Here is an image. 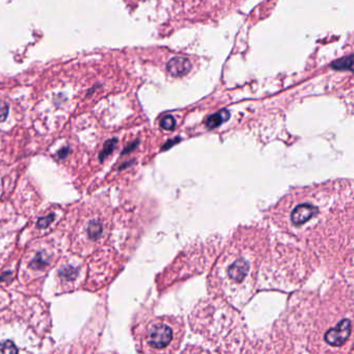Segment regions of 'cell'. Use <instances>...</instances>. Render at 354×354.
<instances>
[{
  "instance_id": "8992f818",
  "label": "cell",
  "mask_w": 354,
  "mask_h": 354,
  "mask_svg": "<svg viewBox=\"0 0 354 354\" xmlns=\"http://www.w3.org/2000/svg\"><path fill=\"white\" fill-rule=\"evenodd\" d=\"M229 119H230V112L227 109H223L221 111H218L210 115L206 120V125L209 129H213L220 126L222 123L227 122Z\"/></svg>"
},
{
  "instance_id": "8fae6325",
  "label": "cell",
  "mask_w": 354,
  "mask_h": 354,
  "mask_svg": "<svg viewBox=\"0 0 354 354\" xmlns=\"http://www.w3.org/2000/svg\"><path fill=\"white\" fill-rule=\"evenodd\" d=\"M160 126L162 127L164 130H174L176 127V120L174 119V116L166 115L161 120Z\"/></svg>"
},
{
  "instance_id": "5bb4252c",
  "label": "cell",
  "mask_w": 354,
  "mask_h": 354,
  "mask_svg": "<svg viewBox=\"0 0 354 354\" xmlns=\"http://www.w3.org/2000/svg\"><path fill=\"white\" fill-rule=\"evenodd\" d=\"M54 218H55L54 214H49L48 216L43 217V218H40V219H39L37 227L40 228V229H45V228L48 227V225H49L53 220H54Z\"/></svg>"
},
{
  "instance_id": "9c48e42d",
  "label": "cell",
  "mask_w": 354,
  "mask_h": 354,
  "mask_svg": "<svg viewBox=\"0 0 354 354\" xmlns=\"http://www.w3.org/2000/svg\"><path fill=\"white\" fill-rule=\"evenodd\" d=\"M18 353V348L12 341L0 342V354H13Z\"/></svg>"
},
{
  "instance_id": "7c38bea8",
  "label": "cell",
  "mask_w": 354,
  "mask_h": 354,
  "mask_svg": "<svg viewBox=\"0 0 354 354\" xmlns=\"http://www.w3.org/2000/svg\"><path fill=\"white\" fill-rule=\"evenodd\" d=\"M60 276L62 278H68V280H73L77 276V270L75 269V268H72L70 266L64 267L60 270Z\"/></svg>"
},
{
  "instance_id": "277c9868",
  "label": "cell",
  "mask_w": 354,
  "mask_h": 354,
  "mask_svg": "<svg viewBox=\"0 0 354 354\" xmlns=\"http://www.w3.org/2000/svg\"><path fill=\"white\" fill-rule=\"evenodd\" d=\"M191 69V63L187 58L174 57L167 62V71L175 77L184 76Z\"/></svg>"
},
{
  "instance_id": "5b68a950",
  "label": "cell",
  "mask_w": 354,
  "mask_h": 354,
  "mask_svg": "<svg viewBox=\"0 0 354 354\" xmlns=\"http://www.w3.org/2000/svg\"><path fill=\"white\" fill-rule=\"evenodd\" d=\"M250 271V265L243 259H239L237 262H235L229 269V275L232 280L236 282L243 281L245 276L248 275Z\"/></svg>"
},
{
  "instance_id": "2e32d148",
  "label": "cell",
  "mask_w": 354,
  "mask_h": 354,
  "mask_svg": "<svg viewBox=\"0 0 354 354\" xmlns=\"http://www.w3.org/2000/svg\"><path fill=\"white\" fill-rule=\"evenodd\" d=\"M68 153H69V148H63V149L61 150V151L58 152L57 156L62 159V158H64V157H66V156L68 155Z\"/></svg>"
},
{
  "instance_id": "30bf717a",
  "label": "cell",
  "mask_w": 354,
  "mask_h": 354,
  "mask_svg": "<svg viewBox=\"0 0 354 354\" xmlns=\"http://www.w3.org/2000/svg\"><path fill=\"white\" fill-rule=\"evenodd\" d=\"M102 234V225L99 221H93L90 223L89 235L92 239H98Z\"/></svg>"
},
{
  "instance_id": "ba28073f",
  "label": "cell",
  "mask_w": 354,
  "mask_h": 354,
  "mask_svg": "<svg viewBox=\"0 0 354 354\" xmlns=\"http://www.w3.org/2000/svg\"><path fill=\"white\" fill-rule=\"evenodd\" d=\"M116 143H117V139H116V138L110 139V141L105 143L104 148H103L102 152L100 153V156H99V159H100L101 161H103L107 156L110 155V154L112 153V151H113L114 148H115Z\"/></svg>"
},
{
  "instance_id": "3957f363",
  "label": "cell",
  "mask_w": 354,
  "mask_h": 354,
  "mask_svg": "<svg viewBox=\"0 0 354 354\" xmlns=\"http://www.w3.org/2000/svg\"><path fill=\"white\" fill-rule=\"evenodd\" d=\"M317 208L310 203H302L298 205L291 214V220L293 224L300 225L308 221L317 213Z\"/></svg>"
},
{
  "instance_id": "7a4b0ae2",
  "label": "cell",
  "mask_w": 354,
  "mask_h": 354,
  "mask_svg": "<svg viewBox=\"0 0 354 354\" xmlns=\"http://www.w3.org/2000/svg\"><path fill=\"white\" fill-rule=\"evenodd\" d=\"M351 335V321L348 319L342 320L340 323L330 328L325 334V342L330 346L338 347L344 345Z\"/></svg>"
},
{
  "instance_id": "52a82bcc",
  "label": "cell",
  "mask_w": 354,
  "mask_h": 354,
  "mask_svg": "<svg viewBox=\"0 0 354 354\" xmlns=\"http://www.w3.org/2000/svg\"><path fill=\"white\" fill-rule=\"evenodd\" d=\"M352 66H353L352 55H350V56H348V57H346V58L338 59V60L332 62V64H331V67L334 68L335 70H340V71L352 70Z\"/></svg>"
},
{
  "instance_id": "6da1fadb",
  "label": "cell",
  "mask_w": 354,
  "mask_h": 354,
  "mask_svg": "<svg viewBox=\"0 0 354 354\" xmlns=\"http://www.w3.org/2000/svg\"><path fill=\"white\" fill-rule=\"evenodd\" d=\"M174 340V330L163 321H159L149 329L147 343L154 349H164L168 347Z\"/></svg>"
},
{
  "instance_id": "9a60e30c",
  "label": "cell",
  "mask_w": 354,
  "mask_h": 354,
  "mask_svg": "<svg viewBox=\"0 0 354 354\" xmlns=\"http://www.w3.org/2000/svg\"><path fill=\"white\" fill-rule=\"evenodd\" d=\"M8 105L5 101L0 100V122H3L6 120L8 115Z\"/></svg>"
},
{
  "instance_id": "4fadbf2b",
  "label": "cell",
  "mask_w": 354,
  "mask_h": 354,
  "mask_svg": "<svg viewBox=\"0 0 354 354\" xmlns=\"http://www.w3.org/2000/svg\"><path fill=\"white\" fill-rule=\"evenodd\" d=\"M46 265H48V262L44 259V254H42V253H39L36 259L32 261L30 264V266L32 268H36V269H41L42 267H44Z\"/></svg>"
}]
</instances>
